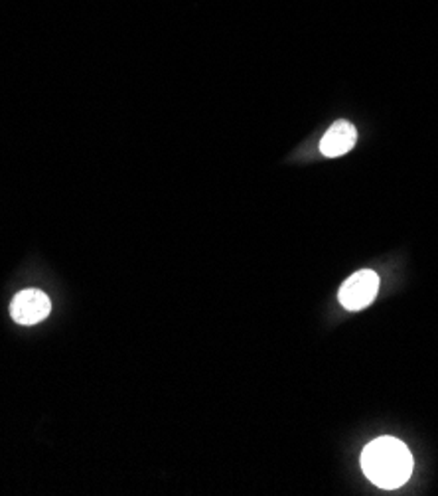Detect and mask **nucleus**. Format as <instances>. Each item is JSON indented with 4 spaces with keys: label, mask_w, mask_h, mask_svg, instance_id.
Masks as SVG:
<instances>
[{
    "label": "nucleus",
    "mask_w": 438,
    "mask_h": 496,
    "mask_svg": "<svg viewBox=\"0 0 438 496\" xmlns=\"http://www.w3.org/2000/svg\"><path fill=\"white\" fill-rule=\"evenodd\" d=\"M355 127L350 121H336L330 128H328L326 135L320 141V151L324 156H342L350 153L355 145Z\"/></svg>",
    "instance_id": "4"
},
{
    "label": "nucleus",
    "mask_w": 438,
    "mask_h": 496,
    "mask_svg": "<svg viewBox=\"0 0 438 496\" xmlns=\"http://www.w3.org/2000/svg\"><path fill=\"white\" fill-rule=\"evenodd\" d=\"M377 291H380V277H377L375 271L362 270L344 281L340 293H337V299L347 311H362L372 305Z\"/></svg>",
    "instance_id": "2"
},
{
    "label": "nucleus",
    "mask_w": 438,
    "mask_h": 496,
    "mask_svg": "<svg viewBox=\"0 0 438 496\" xmlns=\"http://www.w3.org/2000/svg\"><path fill=\"white\" fill-rule=\"evenodd\" d=\"M52 311V303L46 297V293L38 289H26L14 297L13 305H10V314L18 324H36L42 323Z\"/></svg>",
    "instance_id": "3"
},
{
    "label": "nucleus",
    "mask_w": 438,
    "mask_h": 496,
    "mask_svg": "<svg viewBox=\"0 0 438 496\" xmlns=\"http://www.w3.org/2000/svg\"><path fill=\"white\" fill-rule=\"evenodd\" d=\"M362 469L365 477L377 487L393 491L409 481L413 473V455L403 441L380 438L364 449Z\"/></svg>",
    "instance_id": "1"
}]
</instances>
